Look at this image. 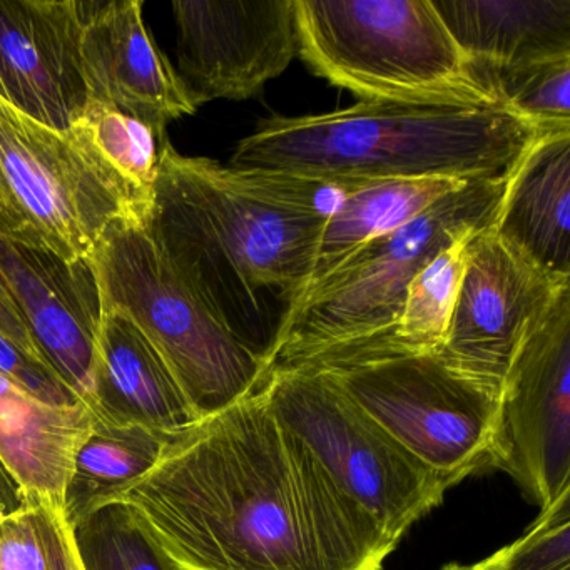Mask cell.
<instances>
[{
    "mask_svg": "<svg viewBox=\"0 0 570 570\" xmlns=\"http://www.w3.org/2000/svg\"><path fill=\"white\" fill-rule=\"evenodd\" d=\"M502 570H570V490L543 509L519 540L503 547Z\"/></svg>",
    "mask_w": 570,
    "mask_h": 570,
    "instance_id": "obj_26",
    "label": "cell"
},
{
    "mask_svg": "<svg viewBox=\"0 0 570 570\" xmlns=\"http://www.w3.org/2000/svg\"><path fill=\"white\" fill-rule=\"evenodd\" d=\"M472 71L570 56V0H432Z\"/></svg>",
    "mask_w": 570,
    "mask_h": 570,
    "instance_id": "obj_19",
    "label": "cell"
},
{
    "mask_svg": "<svg viewBox=\"0 0 570 570\" xmlns=\"http://www.w3.org/2000/svg\"><path fill=\"white\" fill-rule=\"evenodd\" d=\"M473 76L500 106L539 131L570 129V56Z\"/></svg>",
    "mask_w": 570,
    "mask_h": 570,
    "instance_id": "obj_24",
    "label": "cell"
},
{
    "mask_svg": "<svg viewBox=\"0 0 570 570\" xmlns=\"http://www.w3.org/2000/svg\"><path fill=\"white\" fill-rule=\"evenodd\" d=\"M69 522L82 570H179L118 500H98Z\"/></svg>",
    "mask_w": 570,
    "mask_h": 570,
    "instance_id": "obj_23",
    "label": "cell"
},
{
    "mask_svg": "<svg viewBox=\"0 0 570 570\" xmlns=\"http://www.w3.org/2000/svg\"><path fill=\"white\" fill-rule=\"evenodd\" d=\"M95 430L81 405H56L0 375V465L26 499L66 510L76 459Z\"/></svg>",
    "mask_w": 570,
    "mask_h": 570,
    "instance_id": "obj_17",
    "label": "cell"
},
{
    "mask_svg": "<svg viewBox=\"0 0 570 570\" xmlns=\"http://www.w3.org/2000/svg\"><path fill=\"white\" fill-rule=\"evenodd\" d=\"M0 570H46V557L29 502L0 515Z\"/></svg>",
    "mask_w": 570,
    "mask_h": 570,
    "instance_id": "obj_27",
    "label": "cell"
},
{
    "mask_svg": "<svg viewBox=\"0 0 570 570\" xmlns=\"http://www.w3.org/2000/svg\"><path fill=\"white\" fill-rule=\"evenodd\" d=\"M98 500L125 503L179 570H382L396 547L258 390L165 435Z\"/></svg>",
    "mask_w": 570,
    "mask_h": 570,
    "instance_id": "obj_1",
    "label": "cell"
},
{
    "mask_svg": "<svg viewBox=\"0 0 570 570\" xmlns=\"http://www.w3.org/2000/svg\"><path fill=\"white\" fill-rule=\"evenodd\" d=\"M89 263L101 306L121 309L141 328L199 419L262 386L266 366L209 312L146 223H112Z\"/></svg>",
    "mask_w": 570,
    "mask_h": 570,
    "instance_id": "obj_6",
    "label": "cell"
},
{
    "mask_svg": "<svg viewBox=\"0 0 570 570\" xmlns=\"http://www.w3.org/2000/svg\"><path fill=\"white\" fill-rule=\"evenodd\" d=\"M163 433L138 425L95 420V430L79 450L66 495V515L76 519L99 497L149 469L161 446Z\"/></svg>",
    "mask_w": 570,
    "mask_h": 570,
    "instance_id": "obj_21",
    "label": "cell"
},
{
    "mask_svg": "<svg viewBox=\"0 0 570 570\" xmlns=\"http://www.w3.org/2000/svg\"><path fill=\"white\" fill-rule=\"evenodd\" d=\"M95 420L168 435L199 420L171 370L138 325L101 306L89 402Z\"/></svg>",
    "mask_w": 570,
    "mask_h": 570,
    "instance_id": "obj_16",
    "label": "cell"
},
{
    "mask_svg": "<svg viewBox=\"0 0 570 570\" xmlns=\"http://www.w3.org/2000/svg\"><path fill=\"white\" fill-rule=\"evenodd\" d=\"M78 0H0V99L69 132L88 109Z\"/></svg>",
    "mask_w": 570,
    "mask_h": 570,
    "instance_id": "obj_14",
    "label": "cell"
},
{
    "mask_svg": "<svg viewBox=\"0 0 570 570\" xmlns=\"http://www.w3.org/2000/svg\"><path fill=\"white\" fill-rule=\"evenodd\" d=\"M26 500L21 487L12 480V476L0 466V515L16 512L21 509Z\"/></svg>",
    "mask_w": 570,
    "mask_h": 570,
    "instance_id": "obj_30",
    "label": "cell"
},
{
    "mask_svg": "<svg viewBox=\"0 0 570 570\" xmlns=\"http://www.w3.org/2000/svg\"><path fill=\"white\" fill-rule=\"evenodd\" d=\"M543 135L503 106L360 101L343 111L263 119L229 168L358 191L396 179L499 178Z\"/></svg>",
    "mask_w": 570,
    "mask_h": 570,
    "instance_id": "obj_3",
    "label": "cell"
},
{
    "mask_svg": "<svg viewBox=\"0 0 570 570\" xmlns=\"http://www.w3.org/2000/svg\"><path fill=\"white\" fill-rule=\"evenodd\" d=\"M0 336H4L8 342H11L16 348L21 350L29 358L51 368V366L46 363V360L42 358L38 345H36L35 340H32L28 323H26L18 303L12 298L11 292H9L4 276L2 275H0Z\"/></svg>",
    "mask_w": 570,
    "mask_h": 570,
    "instance_id": "obj_29",
    "label": "cell"
},
{
    "mask_svg": "<svg viewBox=\"0 0 570 570\" xmlns=\"http://www.w3.org/2000/svg\"><path fill=\"white\" fill-rule=\"evenodd\" d=\"M492 228L547 275L570 279V129L543 132L520 158Z\"/></svg>",
    "mask_w": 570,
    "mask_h": 570,
    "instance_id": "obj_18",
    "label": "cell"
},
{
    "mask_svg": "<svg viewBox=\"0 0 570 570\" xmlns=\"http://www.w3.org/2000/svg\"><path fill=\"white\" fill-rule=\"evenodd\" d=\"M570 279L547 275L492 226L466 242L465 272L439 355L499 395L529 330Z\"/></svg>",
    "mask_w": 570,
    "mask_h": 570,
    "instance_id": "obj_11",
    "label": "cell"
},
{
    "mask_svg": "<svg viewBox=\"0 0 570 570\" xmlns=\"http://www.w3.org/2000/svg\"><path fill=\"white\" fill-rule=\"evenodd\" d=\"M443 570H502V550L487 557L482 562L473 563V566H460V563H450Z\"/></svg>",
    "mask_w": 570,
    "mask_h": 570,
    "instance_id": "obj_31",
    "label": "cell"
},
{
    "mask_svg": "<svg viewBox=\"0 0 570 570\" xmlns=\"http://www.w3.org/2000/svg\"><path fill=\"white\" fill-rule=\"evenodd\" d=\"M299 56L362 101L497 106L432 0H295Z\"/></svg>",
    "mask_w": 570,
    "mask_h": 570,
    "instance_id": "obj_5",
    "label": "cell"
},
{
    "mask_svg": "<svg viewBox=\"0 0 570 570\" xmlns=\"http://www.w3.org/2000/svg\"><path fill=\"white\" fill-rule=\"evenodd\" d=\"M79 122L105 161L153 205V186L163 142L141 122L92 102H88L85 118Z\"/></svg>",
    "mask_w": 570,
    "mask_h": 570,
    "instance_id": "obj_25",
    "label": "cell"
},
{
    "mask_svg": "<svg viewBox=\"0 0 570 570\" xmlns=\"http://www.w3.org/2000/svg\"><path fill=\"white\" fill-rule=\"evenodd\" d=\"M510 173L470 181L343 259L305 293L268 370L389 343L416 273L456 239L495 223Z\"/></svg>",
    "mask_w": 570,
    "mask_h": 570,
    "instance_id": "obj_4",
    "label": "cell"
},
{
    "mask_svg": "<svg viewBox=\"0 0 570 570\" xmlns=\"http://www.w3.org/2000/svg\"><path fill=\"white\" fill-rule=\"evenodd\" d=\"M142 0L78 2L88 102L141 122L159 142L169 122L198 111L142 19Z\"/></svg>",
    "mask_w": 570,
    "mask_h": 570,
    "instance_id": "obj_13",
    "label": "cell"
},
{
    "mask_svg": "<svg viewBox=\"0 0 570 570\" xmlns=\"http://www.w3.org/2000/svg\"><path fill=\"white\" fill-rule=\"evenodd\" d=\"M258 392L393 542L442 503L449 483L373 422L323 370H268Z\"/></svg>",
    "mask_w": 570,
    "mask_h": 570,
    "instance_id": "obj_9",
    "label": "cell"
},
{
    "mask_svg": "<svg viewBox=\"0 0 570 570\" xmlns=\"http://www.w3.org/2000/svg\"><path fill=\"white\" fill-rule=\"evenodd\" d=\"M32 522L46 557V570H82L65 509L29 499Z\"/></svg>",
    "mask_w": 570,
    "mask_h": 570,
    "instance_id": "obj_28",
    "label": "cell"
},
{
    "mask_svg": "<svg viewBox=\"0 0 570 570\" xmlns=\"http://www.w3.org/2000/svg\"><path fill=\"white\" fill-rule=\"evenodd\" d=\"M489 466L540 509L570 490V286L529 330L500 386Z\"/></svg>",
    "mask_w": 570,
    "mask_h": 570,
    "instance_id": "obj_10",
    "label": "cell"
},
{
    "mask_svg": "<svg viewBox=\"0 0 570 570\" xmlns=\"http://www.w3.org/2000/svg\"><path fill=\"white\" fill-rule=\"evenodd\" d=\"M469 183L459 179H396L373 183L346 195L323 229L308 289L356 249L409 225L430 206L465 188Z\"/></svg>",
    "mask_w": 570,
    "mask_h": 570,
    "instance_id": "obj_20",
    "label": "cell"
},
{
    "mask_svg": "<svg viewBox=\"0 0 570 570\" xmlns=\"http://www.w3.org/2000/svg\"><path fill=\"white\" fill-rule=\"evenodd\" d=\"M151 203L105 161L81 122L56 131L0 99V238L89 262L118 219L148 225Z\"/></svg>",
    "mask_w": 570,
    "mask_h": 570,
    "instance_id": "obj_7",
    "label": "cell"
},
{
    "mask_svg": "<svg viewBox=\"0 0 570 570\" xmlns=\"http://www.w3.org/2000/svg\"><path fill=\"white\" fill-rule=\"evenodd\" d=\"M473 235L456 239L422 272L416 273L406 288L402 315L392 340L383 345H395L415 352H439L449 332L450 318L465 272L466 242Z\"/></svg>",
    "mask_w": 570,
    "mask_h": 570,
    "instance_id": "obj_22",
    "label": "cell"
},
{
    "mask_svg": "<svg viewBox=\"0 0 570 570\" xmlns=\"http://www.w3.org/2000/svg\"><path fill=\"white\" fill-rule=\"evenodd\" d=\"M0 275L52 372L88 405L101 302L91 263L0 238Z\"/></svg>",
    "mask_w": 570,
    "mask_h": 570,
    "instance_id": "obj_15",
    "label": "cell"
},
{
    "mask_svg": "<svg viewBox=\"0 0 570 570\" xmlns=\"http://www.w3.org/2000/svg\"><path fill=\"white\" fill-rule=\"evenodd\" d=\"M178 72L196 108L255 98L299 55L295 0H176Z\"/></svg>",
    "mask_w": 570,
    "mask_h": 570,
    "instance_id": "obj_12",
    "label": "cell"
},
{
    "mask_svg": "<svg viewBox=\"0 0 570 570\" xmlns=\"http://www.w3.org/2000/svg\"><path fill=\"white\" fill-rule=\"evenodd\" d=\"M302 365L323 370L449 487L489 469L499 395L439 353L375 345L328 353Z\"/></svg>",
    "mask_w": 570,
    "mask_h": 570,
    "instance_id": "obj_8",
    "label": "cell"
},
{
    "mask_svg": "<svg viewBox=\"0 0 570 570\" xmlns=\"http://www.w3.org/2000/svg\"><path fill=\"white\" fill-rule=\"evenodd\" d=\"M342 186L159 149L148 228L218 322L268 370L312 283Z\"/></svg>",
    "mask_w": 570,
    "mask_h": 570,
    "instance_id": "obj_2",
    "label": "cell"
}]
</instances>
